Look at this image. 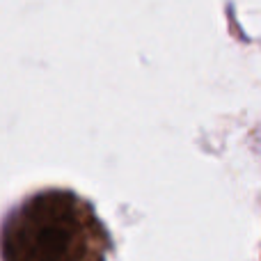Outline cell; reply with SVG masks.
I'll return each mask as SVG.
<instances>
[{
    "label": "cell",
    "instance_id": "obj_1",
    "mask_svg": "<svg viewBox=\"0 0 261 261\" xmlns=\"http://www.w3.org/2000/svg\"><path fill=\"white\" fill-rule=\"evenodd\" d=\"M110 236L94 206L64 188L30 195L0 231L3 261H106Z\"/></svg>",
    "mask_w": 261,
    "mask_h": 261
}]
</instances>
